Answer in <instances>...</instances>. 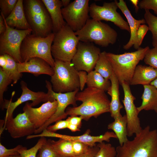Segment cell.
I'll return each instance as SVG.
<instances>
[{
	"mask_svg": "<svg viewBox=\"0 0 157 157\" xmlns=\"http://www.w3.org/2000/svg\"><path fill=\"white\" fill-rule=\"evenodd\" d=\"M76 101L82 103L79 106L66 109L67 115L81 116L88 120L92 117L97 118L110 111V101L105 92L95 88L88 87L76 94Z\"/></svg>",
	"mask_w": 157,
	"mask_h": 157,
	"instance_id": "1",
	"label": "cell"
},
{
	"mask_svg": "<svg viewBox=\"0 0 157 157\" xmlns=\"http://www.w3.org/2000/svg\"><path fill=\"white\" fill-rule=\"evenodd\" d=\"M116 149V157H157V130H151L148 125Z\"/></svg>",
	"mask_w": 157,
	"mask_h": 157,
	"instance_id": "2",
	"label": "cell"
},
{
	"mask_svg": "<svg viewBox=\"0 0 157 157\" xmlns=\"http://www.w3.org/2000/svg\"><path fill=\"white\" fill-rule=\"evenodd\" d=\"M149 49L148 46L140 47L135 51L119 54L107 53L120 84L123 82L129 84L136 67L140 61L144 59Z\"/></svg>",
	"mask_w": 157,
	"mask_h": 157,
	"instance_id": "3",
	"label": "cell"
},
{
	"mask_svg": "<svg viewBox=\"0 0 157 157\" xmlns=\"http://www.w3.org/2000/svg\"><path fill=\"white\" fill-rule=\"evenodd\" d=\"M55 34L52 33L43 37L32 33L27 35L23 41L20 47L22 62L34 58L44 60L53 68L55 63L51 52V47Z\"/></svg>",
	"mask_w": 157,
	"mask_h": 157,
	"instance_id": "4",
	"label": "cell"
},
{
	"mask_svg": "<svg viewBox=\"0 0 157 157\" xmlns=\"http://www.w3.org/2000/svg\"><path fill=\"white\" fill-rule=\"evenodd\" d=\"M23 6L32 34L44 37L53 33L51 17L42 0H23Z\"/></svg>",
	"mask_w": 157,
	"mask_h": 157,
	"instance_id": "5",
	"label": "cell"
},
{
	"mask_svg": "<svg viewBox=\"0 0 157 157\" xmlns=\"http://www.w3.org/2000/svg\"><path fill=\"white\" fill-rule=\"evenodd\" d=\"M75 33L80 41L94 42L103 47L115 44L117 37V32L108 24L92 19Z\"/></svg>",
	"mask_w": 157,
	"mask_h": 157,
	"instance_id": "6",
	"label": "cell"
},
{
	"mask_svg": "<svg viewBox=\"0 0 157 157\" xmlns=\"http://www.w3.org/2000/svg\"><path fill=\"white\" fill-rule=\"evenodd\" d=\"M54 60V72L51 79L53 91L65 93L79 90L80 84L78 71L71 62Z\"/></svg>",
	"mask_w": 157,
	"mask_h": 157,
	"instance_id": "7",
	"label": "cell"
},
{
	"mask_svg": "<svg viewBox=\"0 0 157 157\" xmlns=\"http://www.w3.org/2000/svg\"><path fill=\"white\" fill-rule=\"evenodd\" d=\"M54 34L51 47L53 57L64 62H71L80 41L75 32L66 24Z\"/></svg>",
	"mask_w": 157,
	"mask_h": 157,
	"instance_id": "8",
	"label": "cell"
},
{
	"mask_svg": "<svg viewBox=\"0 0 157 157\" xmlns=\"http://www.w3.org/2000/svg\"><path fill=\"white\" fill-rule=\"evenodd\" d=\"M4 21L6 30L3 33L0 34V55L8 54L17 63H22L21 45L25 38L32 33V30L31 29L22 30L14 28L9 26L4 19Z\"/></svg>",
	"mask_w": 157,
	"mask_h": 157,
	"instance_id": "9",
	"label": "cell"
},
{
	"mask_svg": "<svg viewBox=\"0 0 157 157\" xmlns=\"http://www.w3.org/2000/svg\"><path fill=\"white\" fill-rule=\"evenodd\" d=\"M89 0H75L62 8L67 24L75 32L81 29L89 18Z\"/></svg>",
	"mask_w": 157,
	"mask_h": 157,
	"instance_id": "10",
	"label": "cell"
},
{
	"mask_svg": "<svg viewBox=\"0 0 157 157\" xmlns=\"http://www.w3.org/2000/svg\"><path fill=\"white\" fill-rule=\"evenodd\" d=\"M46 83L47 92L57 102V109L50 118L42 126L35 130V134L41 133L52 123L66 118L67 116L66 110L69 105H72L73 107L77 106L75 96L79 90L65 93H57L53 91L51 83L47 80L46 81Z\"/></svg>",
	"mask_w": 157,
	"mask_h": 157,
	"instance_id": "11",
	"label": "cell"
},
{
	"mask_svg": "<svg viewBox=\"0 0 157 157\" xmlns=\"http://www.w3.org/2000/svg\"><path fill=\"white\" fill-rule=\"evenodd\" d=\"M101 53L100 49L93 43L79 41L71 62L78 71L88 73L94 69Z\"/></svg>",
	"mask_w": 157,
	"mask_h": 157,
	"instance_id": "12",
	"label": "cell"
},
{
	"mask_svg": "<svg viewBox=\"0 0 157 157\" xmlns=\"http://www.w3.org/2000/svg\"><path fill=\"white\" fill-rule=\"evenodd\" d=\"M118 8L116 0L111 2H104L102 6L94 3L90 6L89 14L92 19L98 21H110L120 29L130 33L129 24L117 12Z\"/></svg>",
	"mask_w": 157,
	"mask_h": 157,
	"instance_id": "13",
	"label": "cell"
},
{
	"mask_svg": "<svg viewBox=\"0 0 157 157\" xmlns=\"http://www.w3.org/2000/svg\"><path fill=\"white\" fill-rule=\"evenodd\" d=\"M22 93L20 97L15 102L5 99L3 108L6 109L5 120L13 118V113L16 108L22 104L31 101V105L33 107L42 102H46L48 101H53L55 100L47 92H35L31 90L27 87L26 83L22 81L20 82Z\"/></svg>",
	"mask_w": 157,
	"mask_h": 157,
	"instance_id": "14",
	"label": "cell"
},
{
	"mask_svg": "<svg viewBox=\"0 0 157 157\" xmlns=\"http://www.w3.org/2000/svg\"><path fill=\"white\" fill-rule=\"evenodd\" d=\"M124 94L122 100L127 118V136L130 137L140 132L142 129L139 114L134 102L135 98L132 94L129 84L123 82L121 84Z\"/></svg>",
	"mask_w": 157,
	"mask_h": 157,
	"instance_id": "15",
	"label": "cell"
},
{
	"mask_svg": "<svg viewBox=\"0 0 157 157\" xmlns=\"http://www.w3.org/2000/svg\"><path fill=\"white\" fill-rule=\"evenodd\" d=\"M57 106V102L48 101L43 104L40 107L34 108L27 102L23 110L31 122L34 125L36 129L42 126L56 112Z\"/></svg>",
	"mask_w": 157,
	"mask_h": 157,
	"instance_id": "16",
	"label": "cell"
},
{
	"mask_svg": "<svg viewBox=\"0 0 157 157\" xmlns=\"http://www.w3.org/2000/svg\"><path fill=\"white\" fill-rule=\"evenodd\" d=\"M4 129L14 138L32 135L36 130L24 112L19 114L14 118L5 120Z\"/></svg>",
	"mask_w": 157,
	"mask_h": 157,
	"instance_id": "17",
	"label": "cell"
},
{
	"mask_svg": "<svg viewBox=\"0 0 157 157\" xmlns=\"http://www.w3.org/2000/svg\"><path fill=\"white\" fill-rule=\"evenodd\" d=\"M90 133V130L88 129L81 135L73 136L48 131L47 135V137L57 138L71 141L80 142L87 144L90 147L96 145L97 142L101 143L104 141L108 142L111 138L117 139L116 135L113 132L107 131L103 135L97 136H92Z\"/></svg>",
	"mask_w": 157,
	"mask_h": 157,
	"instance_id": "18",
	"label": "cell"
},
{
	"mask_svg": "<svg viewBox=\"0 0 157 157\" xmlns=\"http://www.w3.org/2000/svg\"><path fill=\"white\" fill-rule=\"evenodd\" d=\"M116 1L118 8L126 17L130 29V39L127 43L123 46V48L124 49L128 50L133 46L134 48L137 50L140 47L138 44L137 31L140 25L146 23L145 20L144 19L139 20L135 19L124 0H119V2L117 0Z\"/></svg>",
	"mask_w": 157,
	"mask_h": 157,
	"instance_id": "19",
	"label": "cell"
},
{
	"mask_svg": "<svg viewBox=\"0 0 157 157\" xmlns=\"http://www.w3.org/2000/svg\"><path fill=\"white\" fill-rule=\"evenodd\" d=\"M17 67L20 73H29L35 76L45 74L51 76L54 72L53 68L48 63L38 58H32L26 62L17 63Z\"/></svg>",
	"mask_w": 157,
	"mask_h": 157,
	"instance_id": "20",
	"label": "cell"
},
{
	"mask_svg": "<svg viewBox=\"0 0 157 157\" xmlns=\"http://www.w3.org/2000/svg\"><path fill=\"white\" fill-rule=\"evenodd\" d=\"M1 14L3 15L7 24L11 27L22 30L31 29L25 15L23 0H18L14 9L6 18Z\"/></svg>",
	"mask_w": 157,
	"mask_h": 157,
	"instance_id": "21",
	"label": "cell"
},
{
	"mask_svg": "<svg viewBox=\"0 0 157 157\" xmlns=\"http://www.w3.org/2000/svg\"><path fill=\"white\" fill-rule=\"evenodd\" d=\"M51 17L53 25V33H56L66 24L64 20L59 0H42Z\"/></svg>",
	"mask_w": 157,
	"mask_h": 157,
	"instance_id": "22",
	"label": "cell"
},
{
	"mask_svg": "<svg viewBox=\"0 0 157 157\" xmlns=\"http://www.w3.org/2000/svg\"><path fill=\"white\" fill-rule=\"evenodd\" d=\"M157 77V69L150 66L138 65L135 69L129 85L150 84Z\"/></svg>",
	"mask_w": 157,
	"mask_h": 157,
	"instance_id": "23",
	"label": "cell"
},
{
	"mask_svg": "<svg viewBox=\"0 0 157 157\" xmlns=\"http://www.w3.org/2000/svg\"><path fill=\"white\" fill-rule=\"evenodd\" d=\"M110 80L111 85L110 89L107 91L111 97L110 113L111 117L115 119L122 116L120 111L123 106L119 99V83L114 72Z\"/></svg>",
	"mask_w": 157,
	"mask_h": 157,
	"instance_id": "24",
	"label": "cell"
},
{
	"mask_svg": "<svg viewBox=\"0 0 157 157\" xmlns=\"http://www.w3.org/2000/svg\"><path fill=\"white\" fill-rule=\"evenodd\" d=\"M144 92L141 97V105L137 107L139 113L141 111L154 110L157 113V90L150 84L143 85Z\"/></svg>",
	"mask_w": 157,
	"mask_h": 157,
	"instance_id": "25",
	"label": "cell"
},
{
	"mask_svg": "<svg viewBox=\"0 0 157 157\" xmlns=\"http://www.w3.org/2000/svg\"><path fill=\"white\" fill-rule=\"evenodd\" d=\"M109 123L108 129L112 130L116 135L120 145H122L128 140L127 138V118L126 115L114 119Z\"/></svg>",
	"mask_w": 157,
	"mask_h": 157,
	"instance_id": "26",
	"label": "cell"
},
{
	"mask_svg": "<svg viewBox=\"0 0 157 157\" xmlns=\"http://www.w3.org/2000/svg\"><path fill=\"white\" fill-rule=\"evenodd\" d=\"M47 141L59 156L64 157H74L72 141L61 138L57 141L50 139Z\"/></svg>",
	"mask_w": 157,
	"mask_h": 157,
	"instance_id": "27",
	"label": "cell"
},
{
	"mask_svg": "<svg viewBox=\"0 0 157 157\" xmlns=\"http://www.w3.org/2000/svg\"><path fill=\"white\" fill-rule=\"evenodd\" d=\"M86 84L87 87L95 88L105 92L107 91L111 85L110 80L106 79L94 70L88 73Z\"/></svg>",
	"mask_w": 157,
	"mask_h": 157,
	"instance_id": "28",
	"label": "cell"
},
{
	"mask_svg": "<svg viewBox=\"0 0 157 157\" xmlns=\"http://www.w3.org/2000/svg\"><path fill=\"white\" fill-rule=\"evenodd\" d=\"M107 53L105 51L101 52L94 69L105 79L110 80L113 71Z\"/></svg>",
	"mask_w": 157,
	"mask_h": 157,
	"instance_id": "29",
	"label": "cell"
},
{
	"mask_svg": "<svg viewBox=\"0 0 157 157\" xmlns=\"http://www.w3.org/2000/svg\"><path fill=\"white\" fill-rule=\"evenodd\" d=\"M5 54L7 59V64L5 68H2L11 78L13 84H15L22 77V74L19 72L17 63L13 58L8 54Z\"/></svg>",
	"mask_w": 157,
	"mask_h": 157,
	"instance_id": "30",
	"label": "cell"
},
{
	"mask_svg": "<svg viewBox=\"0 0 157 157\" xmlns=\"http://www.w3.org/2000/svg\"><path fill=\"white\" fill-rule=\"evenodd\" d=\"M145 11L144 19L152 34V45L154 47H157V17L152 14L149 10H145Z\"/></svg>",
	"mask_w": 157,
	"mask_h": 157,
	"instance_id": "31",
	"label": "cell"
},
{
	"mask_svg": "<svg viewBox=\"0 0 157 157\" xmlns=\"http://www.w3.org/2000/svg\"><path fill=\"white\" fill-rule=\"evenodd\" d=\"M13 82L12 80L1 67H0V103L1 109H3L4 100L3 95L8 86Z\"/></svg>",
	"mask_w": 157,
	"mask_h": 157,
	"instance_id": "32",
	"label": "cell"
},
{
	"mask_svg": "<svg viewBox=\"0 0 157 157\" xmlns=\"http://www.w3.org/2000/svg\"><path fill=\"white\" fill-rule=\"evenodd\" d=\"M97 145L99 150L95 157H115L117 152L115 148L110 144L103 142L99 143Z\"/></svg>",
	"mask_w": 157,
	"mask_h": 157,
	"instance_id": "33",
	"label": "cell"
},
{
	"mask_svg": "<svg viewBox=\"0 0 157 157\" xmlns=\"http://www.w3.org/2000/svg\"><path fill=\"white\" fill-rule=\"evenodd\" d=\"M47 140L45 137H41L33 147L27 149L24 147L19 151L21 157H36V154L39 149Z\"/></svg>",
	"mask_w": 157,
	"mask_h": 157,
	"instance_id": "34",
	"label": "cell"
},
{
	"mask_svg": "<svg viewBox=\"0 0 157 157\" xmlns=\"http://www.w3.org/2000/svg\"><path fill=\"white\" fill-rule=\"evenodd\" d=\"M18 0H0L1 13L5 18L11 13L15 6Z\"/></svg>",
	"mask_w": 157,
	"mask_h": 157,
	"instance_id": "35",
	"label": "cell"
},
{
	"mask_svg": "<svg viewBox=\"0 0 157 157\" xmlns=\"http://www.w3.org/2000/svg\"><path fill=\"white\" fill-rule=\"evenodd\" d=\"M36 157H61L53 149L50 144L47 141L39 149Z\"/></svg>",
	"mask_w": 157,
	"mask_h": 157,
	"instance_id": "36",
	"label": "cell"
},
{
	"mask_svg": "<svg viewBox=\"0 0 157 157\" xmlns=\"http://www.w3.org/2000/svg\"><path fill=\"white\" fill-rule=\"evenodd\" d=\"M143 59L145 64L157 69V47L150 49Z\"/></svg>",
	"mask_w": 157,
	"mask_h": 157,
	"instance_id": "37",
	"label": "cell"
},
{
	"mask_svg": "<svg viewBox=\"0 0 157 157\" xmlns=\"http://www.w3.org/2000/svg\"><path fill=\"white\" fill-rule=\"evenodd\" d=\"M72 141L74 157H79L85 154L91 148L82 142L78 141Z\"/></svg>",
	"mask_w": 157,
	"mask_h": 157,
	"instance_id": "38",
	"label": "cell"
},
{
	"mask_svg": "<svg viewBox=\"0 0 157 157\" xmlns=\"http://www.w3.org/2000/svg\"><path fill=\"white\" fill-rule=\"evenodd\" d=\"M24 147L22 145H19L13 148L8 149L0 143V157H5L11 155H20L19 151Z\"/></svg>",
	"mask_w": 157,
	"mask_h": 157,
	"instance_id": "39",
	"label": "cell"
},
{
	"mask_svg": "<svg viewBox=\"0 0 157 157\" xmlns=\"http://www.w3.org/2000/svg\"><path fill=\"white\" fill-rule=\"evenodd\" d=\"M139 8L152 10L157 16V0H142L139 2Z\"/></svg>",
	"mask_w": 157,
	"mask_h": 157,
	"instance_id": "40",
	"label": "cell"
},
{
	"mask_svg": "<svg viewBox=\"0 0 157 157\" xmlns=\"http://www.w3.org/2000/svg\"><path fill=\"white\" fill-rule=\"evenodd\" d=\"M55 122L54 124L48 126L46 129L49 131L55 132L59 130L67 128L69 124L66 119L60 120Z\"/></svg>",
	"mask_w": 157,
	"mask_h": 157,
	"instance_id": "41",
	"label": "cell"
},
{
	"mask_svg": "<svg viewBox=\"0 0 157 157\" xmlns=\"http://www.w3.org/2000/svg\"><path fill=\"white\" fill-rule=\"evenodd\" d=\"M149 30L148 26L145 24L140 25L139 27L137 33V36L138 46L140 47L143 39L148 31Z\"/></svg>",
	"mask_w": 157,
	"mask_h": 157,
	"instance_id": "42",
	"label": "cell"
},
{
	"mask_svg": "<svg viewBox=\"0 0 157 157\" xmlns=\"http://www.w3.org/2000/svg\"><path fill=\"white\" fill-rule=\"evenodd\" d=\"M80 84V89L81 91L83 90L85 85L86 83L88 78V74L84 71H78Z\"/></svg>",
	"mask_w": 157,
	"mask_h": 157,
	"instance_id": "43",
	"label": "cell"
},
{
	"mask_svg": "<svg viewBox=\"0 0 157 157\" xmlns=\"http://www.w3.org/2000/svg\"><path fill=\"white\" fill-rule=\"evenodd\" d=\"M83 118L81 116H70L66 120L69 123L78 126L80 128L81 127V121Z\"/></svg>",
	"mask_w": 157,
	"mask_h": 157,
	"instance_id": "44",
	"label": "cell"
},
{
	"mask_svg": "<svg viewBox=\"0 0 157 157\" xmlns=\"http://www.w3.org/2000/svg\"><path fill=\"white\" fill-rule=\"evenodd\" d=\"M99 150L97 145L91 147L89 151L85 154L78 157H95Z\"/></svg>",
	"mask_w": 157,
	"mask_h": 157,
	"instance_id": "45",
	"label": "cell"
},
{
	"mask_svg": "<svg viewBox=\"0 0 157 157\" xmlns=\"http://www.w3.org/2000/svg\"><path fill=\"white\" fill-rule=\"evenodd\" d=\"M6 30V26L3 17L2 15H0V34L3 33Z\"/></svg>",
	"mask_w": 157,
	"mask_h": 157,
	"instance_id": "46",
	"label": "cell"
},
{
	"mask_svg": "<svg viewBox=\"0 0 157 157\" xmlns=\"http://www.w3.org/2000/svg\"><path fill=\"white\" fill-rule=\"evenodd\" d=\"M7 59L5 54L0 56V66L2 68L5 67L7 64Z\"/></svg>",
	"mask_w": 157,
	"mask_h": 157,
	"instance_id": "47",
	"label": "cell"
},
{
	"mask_svg": "<svg viewBox=\"0 0 157 157\" xmlns=\"http://www.w3.org/2000/svg\"><path fill=\"white\" fill-rule=\"evenodd\" d=\"M67 128L73 132L80 131V128L78 126L69 124Z\"/></svg>",
	"mask_w": 157,
	"mask_h": 157,
	"instance_id": "48",
	"label": "cell"
},
{
	"mask_svg": "<svg viewBox=\"0 0 157 157\" xmlns=\"http://www.w3.org/2000/svg\"><path fill=\"white\" fill-rule=\"evenodd\" d=\"M130 1L134 6L136 12H137L139 9L138 6L139 1L138 0H131Z\"/></svg>",
	"mask_w": 157,
	"mask_h": 157,
	"instance_id": "49",
	"label": "cell"
},
{
	"mask_svg": "<svg viewBox=\"0 0 157 157\" xmlns=\"http://www.w3.org/2000/svg\"><path fill=\"white\" fill-rule=\"evenodd\" d=\"M70 0H61L62 6L64 8L67 6L70 3Z\"/></svg>",
	"mask_w": 157,
	"mask_h": 157,
	"instance_id": "50",
	"label": "cell"
},
{
	"mask_svg": "<svg viewBox=\"0 0 157 157\" xmlns=\"http://www.w3.org/2000/svg\"><path fill=\"white\" fill-rule=\"evenodd\" d=\"M154 86L157 90V77L150 84Z\"/></svg>",
	"mask_w": 157,
	"mask_h": 157,
	"instance_id": "51",
	"label": "cell"
},
{
	"mask_svg": "<svg viewBox=\"0 0 157 157\" xmlns=\"http://www.w3.org/2000/svg\"><path fill=\"white\" fill-rule=\"evenodd\" d=\"M5 157H21L20 155L9 156Z\"/></svg>",
	"mask_w": 157,
	"mask_h": 157,
	"instance_id": "52",
	"label": "cell"
},
{
	"mask_svg": "<svg viewBox=\"0 0 157 157\" xmlns=\"http://www.w3.org/2000/svg\"><path fill=\"white\" fill-rule=\"evenodd\" d=\"M61 157H62V156H61Z\"/></svg>",
	"mask_w": 157,
	"mask_h": 157,
	"instance_id": "53",
	"label": "cell"
}]
</instances>
